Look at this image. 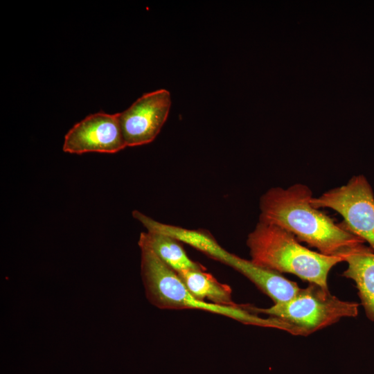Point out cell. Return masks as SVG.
Here are the masks:
<instances>
[{"instance_id": "cell-1", "label": "cell", "mask_w": 374, "mask_h": 374, "mask_svg": "<svg viewBox=\"0 0 374 374\" xmlns=\"http://www.w3.org/2000/svg\"><path fill=\"white\" fill-rule=\"evenodd\" d=\"M310 188L296 184L273 187L260 199L259 221L278 226L318 252L341 256L364 242L310 203Z\"/></svg>"}, {"instance_id": "cell-2", "label": "cell", "mask_w": 374, "mask_h": 374, "mask_svg": "<svg viewBox=\"0 0 374 374\" xmlns=\"http://www.w3.org/2000/svg\"><path fill=\"white\" fill-rule=\"evenodd\" d=\"M247 245L255 265L279 274H294L326 290L330 271L344 262L341 256L312 251L285 229L260 221L248 235Z\"/></svg>"}, {"instance_id": "cell-3", "label": "cell", "mask_w": 374, "mask_h": 374, "mask_svg": "<svg viewBox=\"0 0 374 374\" xmlns=\"http://www.w3.org/2000/svg\"><path fill=\"white\" fill-rule=\"evenodd\" d=\"M141 249V275L148 300L162 310H200L221 314L244 324L287 330L278 319L262 318L251 312L248 304L223 306L197 299L176 271L166 265L147 245L138 242Z\"/></svg>"}, {"instance_id": "cell-4", "label": "cell", "mask_w": 374, "mask_h": 374, "mask_svg": "<svg viewBox=\"0 0 374 374\" xmlns=\"http://www.w3.org/2000/svg\"><path fill=\"white\" fill-rule=\"evenodd\" d=\"M359 303L342 301L328 290L309 283L300 288L289 301L274 304L268 308H259L249 304V310L278 319L292 327L299 335L307 336L331 326L345 317L358 314Z\"/></svg>"}, {"instance_id": "cell-5", "label": "cell", "mask_w": 374, "mask_h": 374, "mask_svg": "<svg viewBox=\"0 0 374 374\" xmlns=\"http://www.w3.org/2000/svg\"><path fill=\"white\" fill-rule=\"evenodd\" d=\"M310 203L315 208H328L339 213L344 219L339 224L374 251V194L364 175L353 176L346 184L312 197Z\"/></svg>"}, {"instance_id": "cell-6", "label": "cell", "mask_w": 374, "mask_h": 374, "mask_svg": "<svg viewBox=\"0 0 374 374\" xmlns=\"http://www.w3.org/2000/svg\"><path fill=\"white\" fill-rule=\"evenodd\" d=\"M195 249L244 276L267 295L274 304L289 301L301 288L295 282L286 278L281 274L260 267L251 260H246L229 252L218 244L208 231L199 235L195 242Z\"/></svg>"}, {"instance_id": "cell-7", "label": "cell", "mask_w": 374, "mask_h": 374, "mask_svg": "<svg viewBox=\"0 0 374 374\" xmlns=\"http://www.w3.org/2000/svg\"><path fill=\"white\" fill-rule=\"evenodd\" d=\"M170 105V92L161 89L143 94L130 107L118 113L127 147L153 141L167 120Z\"/></svg>"}, {"instance_id": "cell-8", "label": "cell", "mask_w": 374, "mask_h": 374, "mask_svg": "<svg viewBox=\"0 0 374 374\" xmlns=\"http://www.w3.org/2000/svg\"><path fill=\"white\" fill-rule=\"evenodd\" d=\"M127 147L118 113L100 112L87 116L66 134L62 150L81 154L87 152L116 153Z\"/></svg>"}, {"instance_id": "cell-9", "label": "cell", "mask_w": 374, "mask_h": 374, "mask_svg": "<svg viewBox=\"0 0 374 374\" xmlns=\"http://www.w3.org/2000/svg\"><path fill=\"white\" fill-rule=\"evenodd\" d=\"M341 257L348 265L342 276L355 282L366 315L374 322V251L361 244Z\"/></svg>"}, {"instance_id": "cell-10", "label": "cell", "mask_w": 374, "mask_h": 374, "mask_svg": "<svg viewBox=\"0 0 374 374\" xmlns=\"http://www.w3.org/2000/svg\"><path fill=\"white\" fill-rule=\"evenodd\" d=\"M139 242L150 247L154 253L175 271L183 270H206L201 264L193 261L187 255L181 242L156 231L142 232Z\"/></svg>"}, {"instance_id": "cell-11", "label": "cell", "mask_w": 374, "mask_h": 374, "mask_svg": "<svg viewBox=\"0 0 374 374\" xmlns=\"http://www.w3.org/2000/svg\"><path fill=\"white\" fill-rule=\"evenodd\" d=\"M206 270H183L177 272L189 292L198 300L208 299L211 303L223 306H238L232 299L229 285L220 283Z\"/></svg>"}]
</instances>
